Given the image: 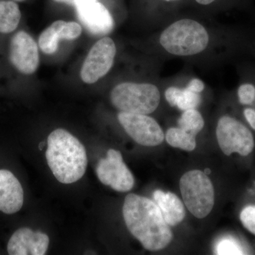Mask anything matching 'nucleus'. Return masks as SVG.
I'll return each instance as SVG.
<instances>
[{"label": "nucleus", "instance_id": "f257e3e1", "mask_svg": "<svg viewBox=\"0 0 255 255\" xmlns=\"http://www.w3.org/2000/svg\"><path fill=\"white\" fill-rule=\"evenodd\" d=\"M123 216L128 231L147 251H160L172 241L173 234L169 225L157 204L148 198L127 195Z\"/></svg>", "mask_w": 255, "mask_h": 255}, {"label": "nucleus", "instance_id": "f03ea898", "mask_svg": "<svg viewBox=\"0 0 255 255\" xmlns=\"http://www.w3.org/2000/svg\"><path fill=\"white\" fill-rule=\"evenodd\" d=\"M46 157L53 175L63 184L78 182L86 172V149L65 129L58 128L50 132Z\"/></svg>", "mask_w": 255, "mask_h": 255}, {"label": "nucleus", "instance_id": "7ed1b4c3", "mask_svg": "<svg viewBox=\"0 0 255 255\" xmlns=\"http://www.w3.org/2000/svg\"><path fill=\"white\" fill-rule=\"evenodd\" d=\"M159 43L170 54L191 56L206 50L209 43V35L201 23L191 18H182L162 32Z\"/></svg>", "mask_w": 255, "mask_h": 255}, {"label": "nucleus", "instance_id": "20e7f679", "mask_svg": "<svg viewBox=\"0 0 255 255\" xmlns=\"http://www.w3.org/2000/svg\"><path fill=\"white\" fill-rule=\"evenodd\" d=\"M111 102L121 112L147 115L158 107L160 92L152 84L123 82L112 90Z\"/></svg>", "mask_w": 255, "mask_h": 255}, {"label": "nucleus", "instance_id": "39448f33", "mask_svg": "<svg viewBox=\"0 0 255 255\" xmlns=\"http://www.w3.org/2000/svg\"><path fill=\"white\" fill-rule=\"evenodd\" d=\"M183 201L187 209L198 219H204L214 206V188L204 172L191 170L182 176L179 182Z\"/></svg>", "mask_w": 255, "mask_h": 255}, {"label": "nucleus", "instance_id": "423d86ee", "mask_svg": "<svg viewBox=\"0 0 255 255\" xmlns=\"http://www.w3.org/2000/svg\"><path fill=\"white\" fill-rule=\"evenodd\" d=\"M216 137L221 150L228 156L234 152L247 156L254 149V137L251 130L239 121L228 116L219 119Z\"/></svg>", "mask_w": 255, "mask_h": 255}, {"label": "nucleus", "instance_id": "0eeeda50", "mask_svg": "<svg viewBox=\"0 0 255 255\" xmlns=\"http://www.w3.org/2000/svg\"><path fill=\"white\" fill-rule=\"evenodd\" d=\"M117 48L112 38L105 37L97 42L89 52L82 65V81L93 84L110 71L114 63Z\"/></svg>", "mask_w": 255, "mask_h": 255}, {"label": "nucleus", "instance_id": "6e6552de", "mask_svg": "<svg viewBox=\"0 0 255 255\" xmlns=\"http://www.w3.org/2000/svg\"><path fill=\"white\" fill-rule=\"evenodd\" d=\"M118 119L128 135L139 145L152 147L163 142V130L152 117L145 114L121 112Z\"/></svg>", "mask_w": 255, "mask_h": 255}, {"label": "nucleus", "instance_id": "1a4fd4ad", "mask_svg": "<svg viewBox=\"0 0 255 255\" xmlns=\"http://www.w3.org/2000/svg\"><path fill=\"white\" fill-rule=\"evenodd\" d=\"M97 174L102 184L120 192L130 191L135 183L131 172L124 163L122 153L114 149L108 151L106 158L100 159Z\"/></svg>", "mask_w": 255, "mask_h": 255}, {"label": "nucleus", "instance_id": "9d476101", "mask_svg": "<svg viewBox=\"0 0 255 255\" xmlns=\"http://www.w3.org/2000/svg\"><path fill=\"white\" fill-rule=\"evenodd\" d=\"M9 60L20 73L31 75L39 65V55L36 41L26 32L18 31L11 38Z\"/></svg>", "mask_w": 255, "mask_h": 255}, {"label": "nucleus", "instance_id": "9b49d317", "mask_svg": "<svg viewBox=\"0 0 255 255\" xmlns=\"http://www.w3.org/2000/svg\"><path fill=\"white\" fill-rule=\"evenodd\" d=\"M50 239L41 231H33L28 228L15 231L7 245L10 255H43L46 254Z\"/></svg>", "mask_w": 255, "mask_h": 255}, {"label": "nucleus", "instance_id": "f8f14e48", "mask_svg": "<svg viewBox=\"0 0 255 255\" xmlns=\"http://www.w3.org/2000/svg\"><path fill=\"white\" fill-rule=\"evenodd\" d=\"M75 9L78 19L92 34L107 35L114 29L113 17L105 5L98 1Z\"/></svg>", "mask_w": 255, "mask_h": 255}, {"label": "nucleus", "instance_id": "ddd939ff", "mask_svg": "<svg viewBox=\"0 0 255 255\" xmlns=\"http://www.w3.org/2000/svg\"><path fill=\"white\" fill-rule=\"evenodd\" d=\"M81 33L82 27L79 23L58 20L42 32L38 45L43 53L53 54L58 50L60 40L76 39Z\"/></svg>", "mask_w": 255, "mask_h": 255}, {"label": "nucleus", "instance_id": "4468645a", "mask_svg": "<svg viewBox=\"0 0 255 255\" xmlns=\"http://www.w3.org/2000/svg\"><path fill=\"white\" fill-rule=\"evenodd\" d=\"M23 190L21 183L12 172L0 169V211L14 214L22 208Z\"/></svg>", "mask_w": 255, "mask_h": 255}, {"label": "nucleus", "instance_id": "2eb2a0df", "mask_svg": "<svg viewBox=\"0 0 255 255\" xmlns=\"http://www.w3.org/2000/svg\"><path fill=\"white\" fill-rule=\"evenodd\" d=\"M152 196L169 226H174L182 222L185 217V209L177 195L173 193L156 190Z\"/></svg>", "mask_w": 255, "mask_h": 255}, {"label": "nucleus", "instance_id": "dca6fc26", "mask_svg": "<svg viewBox=\"0 0 255 255\" xmlns=\"http://www.w3.org/2000/svg\"><path fill=\"white\" fill-rule=\"evenodd\" d=\"M164 96L169 105L172 107H177L182 111L194 110L200 105L201 102L200 93L191 91L187 87L184 89L169 87Z\"/></svg>", "mask_w": 255, "mask_h": 255}, {"label": "nucleus", "instance_id": "f3484780", "mask_svg": "<svg viewBox=\"0 0 255 255\" xmlns=\"http://www.w3.org/2000/svg\"><path fill=\"white\" fill-rule=\"evenodd\" d=\"M21 18V11L14 1L0 0V33L14 31L18 27Z\"/></svg>", "mask_w": 255, "mask_h": 255}, {"label": "nucleus", "instance_id": "a211bd4d", "mask_svg": "<svg viewBox=\"0 0 255 255\" xmlns=\"http://www.w3.org/2000/svg\"><path fill=\"white\" fill-rule=\"evenodd\" d=\"M165 138L167 143L174 147L186 151H192L196 148V135L179 127L168 129Z\"/></svg>", "mask_w": 255, "mask_h": 255}, {"label": "nucleus", "instance_id": "6ab92c4d", "mask_svg": "<svg viewBox=\"0 0 255 255\" xmlns=\"http://www.w3.org/2000/svg\"><path fill=\"white\" fill-rule=\"evenodd\" d=\"M178 125L183 130L196 135L204 128V120L196 109L186 110L178 120Z\"/></svg>", "mask_w": 255, "mask_h": 255}, {"label": "nucleus", "instance_id": "aec40b11", "mask_svg": "<svg viewBox=\"0 0 255 255\" xmlns=\"http://www.w3.org/2000/svg\"><path fill=\"white\" fill-rule=\"evenodd\" d=\"M216 253L220 255L244 254L238 242L230 238H223L216 244Z\"/></svg>", "mask_w": 255, "mask_h": 255}, {"label": "nucleus", "instance_id": "412c9836", "mask_svg": "<svg viewBox=\"0 0 255 255\" xmlns=\"http://www.w3.org/2000/svg\"><path fill=\"white\" fill-rule=\"evenodd\" d=\"M240 219L243 226L255 236V205L245 207L241 211Z\"/></svg>", "mask_w": 255, "mask_h": 255}, {"label": "nucleus", "instance_id": "4be33fe9", "mask_svg": "<svg viewBox=\"0 0 255 255\" xmlns=\"http://www.w3.org/2000/svg\"><path fill=\"white\" fill-rule=\"evenodd\" d=\"M238 97L242 105H251L255 100V87L251 84H244L238 89Z\"/></svg>", "mask_w": 255, "mask_h": 255}, {"label": "nucleus", "instance_id": "5701e85b", "mask_svg": "<svg viewBox=\"0 0 255 255\" xmlns=\"http://www.w3.org/2000/svg\"><path fill=\"white\" fill-rule=\"evenodd\" d=\"M187 88L191 91L196 92V93H201L205 89V85L200 79L194 78L189 82Z\"/></svg>", "mask_w": 255, "mask_h": 255}, {"label": "nucleus", "instance_id": "b1692460", "mask_svg": "<svg viewBox=\"0 0 255 255\" xmlns=\"http://www.w3.org/2000/svg\"><path fill=\"white\" fill-rule=\"evenodd\" d=\"M244 115L251 127L255 130V111L252 109H246L244 111Z\"/></svg>", "mask_w": 255, "mask_h": 255}, {"label": "nucleus", "instance_id": "393cba45", "mask_svg": "<svg viewBox=\"0 0 255 255\" xmlns=\"http://www.w3.org/2000/svg\"><path fill=\"white\" fill-rule=\"evenodd\" d=\"M97 1L98 0H74L73 6H75V8H78L83 6V5L89 4V3Z\"/></svg>", "mask_w": 255, "mask_h": 255}, {"label": "nucleus", "instance_id": "a878e982", "mask_svg": "<svg viewBox=\"0 0 255 255\" xmlns=\"http://www.w3.org/2000/svg\"><path fill=\"white\" fill-rule=\"evenodd\" d=\"M196 2L202 5H208L214 2L216 0H196Z\"/></svg>", "mask_w": 255, "mask_h": 255}, {"label": "nucleus", "instance_id": "bb28decb", "mask_svg": "<svg viewBox=\"0 0 255 255\" xmlns=\"http://www.w3.org/2000/svg\"><path fill=\"white\" fill-rule=\"evenodd\" d=\"M53 1H57V2L65 3L70 5H73L74 0H53Z\"/></svg>", "mask_w": 255, "mask_h": 255}, {"label": "nucleus", "instance_id": "cd10ccee", "mask_svg": "<svg viewBox=\"0 0 255 255\" xmlns=\"http://www.w3.org/2000/svg\"><path fill=\"white\" fill-rule=\"evenodd\" d=\"M204 172L206 174H211V169H210L209 168H206V169H204Z\"/></svg>", "mask_w": 255, "mask_h": 255}, {"label": "nucleus", "instance_id": "c85d7f7f", "mask_svg": "<svg viewBox=\"0 0 255 255\" xmlns=\"http://www.w3.org/2000/svg\"><path fill=\"white\" fill-rule=\"evenodd\" d=\"M44 145H45V143L43 142H41V143H40L39 147H40V149H41V150H42V149H43V146H44Z\"/></svg>", "mask_w": 255, "mask_h": 255}, {"label": "nucleus", "instance_id": "c756f323", "mask_svg": "<svg viewBox=\"0 0 255 255\" xmlns=\"http://www.w3.org/2000/svg\"><path fill=\"white\" fill-rule=\"evenodd\" d=\"M13 1H24V0H13Z\"/></svg>", "mask_w": 255, "mask_h": 255}, {"label": "nucleus", "instance_id": "7c9ffc66", "mask_svg": "<svg viewBox=\"0 0 255 255\" xmlns=\"http://www.w3.org/2000/svg\"><path fill=\"white\" fill-rule=\"evenodd\" d=\"M165 1H175V0H165Z\"/></svg>", "mask_w": 255, "mask_h": 255}]
</instances>
